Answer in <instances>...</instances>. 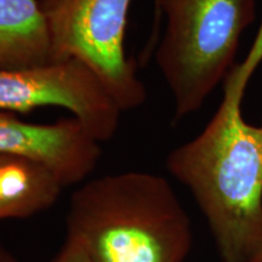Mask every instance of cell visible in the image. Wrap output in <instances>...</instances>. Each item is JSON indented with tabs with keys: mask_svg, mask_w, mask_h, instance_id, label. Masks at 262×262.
<instances>
[{
	"mask_svg": "<svg viewBox=\"0 0 262 262\" xmlns=\"http://www.w3.org/2000/svg\"><path fill=\"white\" fill-rule=\"evenodd\" d=\"M58 61L40 0H0V68Z\"/></svg>",
	"mask_w": 262,
	"mask_h": 262,
	"instance_id": "7",
	"label": "cell"
},
{
	"mask_svg": "<svg viewBox=\"0 0 262 262\" xmlns=\"http://www.w3.org/2000/svg\"><path fill=\"white\" fill-rule=\"evenodd\" d=\"M48 262H95L77 241L66 237L58 253Z\"/></svg>",
	"mask_w": 262,
	"mask_h": 262,
	"instance_id": "9",
	"label": "cell"
},
{
	"mask_svg": "<svg viewBox=\"0 0 262 262\" xmlns=\"http://www.w3.org/2000/svg\"><path fill=\"white\" fill-rule=\"evenodd\" d=\"M0 262H17L14 255L0 243Z\"/></svg>",
	"mask_w": 262,
	"mask_h": 262,
	"instance_id": "10",
	"label": "cell"
},
{
	"mask_svg": "<svg viewBox=\"0 0 262 262\" xmlns=\"http://www.w3.org/2000/svg\"><path fill=\"white\" fill-rule=\"evenodd\" d=\"M66 231L95 262H185L193 244L171 185L147 171L84 182L71 196Z\"/></svg>",
	"mask_w": 262,
	"mask_h": 262,
	"instance_id": "2",
	"label": "cell"
},
{
	"mask_svg": "<svg viewBox=\"0 0 262 262\" xmlns=\"http://www.w3.org/2000/svg\"><path fill=\"white\" fill-rule=\"evenodd\" d=\"M62 189L60 180L41 164L0 156V220L25 219L48 210Z\"/></svg>",
	"mask_w": 262,
	"mask_h": 262,
	"instance_id": "8",
	"label": "cell"
},
{
	"mask_svg": "<svg viewBox=\"0 0 262 262\" xmlns=\"http://www.w3.org/2000/svg\"><path fill=\"white\" fill-rule=\"evenodd\" d=\"M165 18L157 67L175 119L201 110L234 67L242 35L256 18V0H155Z\"/></svg>",
	"mask_w": 262,
	"mask_h": 262,
	"instance_id": "3",
	"label": "cell"
},
{
	"mask_svg": "<svg viewBox=\"0 0 262 262\" xmlns=\"http://www.w3.org/2000/svg\"><path fill=\"white\" fill-rule=\"evenodd\" d=\"M40 107L67 110L101 143L116 135L123 113L98 75L78 58L0 68V111L29 113Z\"/></svg>",
	"mask_w": 262,
	"mask_h": 262,
	"instance_id": "5",
	"label": "cell"
},
{
	"mask_svg": "<svg viewBox=\"0 0 262 262\" xmlns=\"http://www.w3.org/2000/svg\"><path fill=\"white\" fill-rule=\"evenodd\" d=\"M261 62L262 22L250 51L226 77L214 116L166 158L204 215L221 262H255L262 248V125L249 124L242 111Z\"/></svg>",
	"mask_w": 262,
	"mask_h": 262,
	"instance_id": "1",
	"label": "cell"
},
{
	"mask_svg": "<svg viewBox=\"0 0 262 262\" xmlns=\"http://www.w3.org/2000/svg\"><path fill=\"white\" fill-rule=\"evenodd\" d=\"M101 153V142L74 117L39 124L0 111V156L41 164L63 187L83 182L96 168Z\"/></svg>",
	"mask_w": 262,
	"mask_h": 262,
	"instance_id": "6",
	"label": "cell"
},
{
	"mask_svg": "<svg viewBox=\"0 0 262 262\" xmlns=\"http://www.w3.org/2000/svg\"><path fill=\"white\" fill-rule=\"evenodd\" d=\"M260 262H262V258H261V260H260Z\"/></svg>",
	"mask_w": 262,
	"mask_h": 262,
	"instance_id": "12",
	"label": "cell"
},
{
	"mask_svg": "<svg viewBox=\"0 0 262 262\" xmlns=\"http://www.w3.org/2000/svg\"><path fill=\"white\" fill-rule=\"evenodd\" d=\"M261 258H262V248H261L260 253H258V255H257V257H256V260H255V262H260Z\"/></svg>",
	"mask_w": 262,
	"mask_h": 262,
	"instance_id": "11",
	"label": "cell"
},
{
	"mask_svg": "<svg viewBox=\"0 0 262 262\" xmlns=\"http://www.w3.org/2000/svg\"><path fill=\"white\" fill-rule=\"evenodd\" d=\"M133 0H40L58 61L78 58L98 75L123 112L142 106L145 84L125 50Z\"/></svg>",
	"mask_w": 262,
	"mask_h": 262,
	"instance_id": "4",
	"label": "cell"
}]
</instances>
